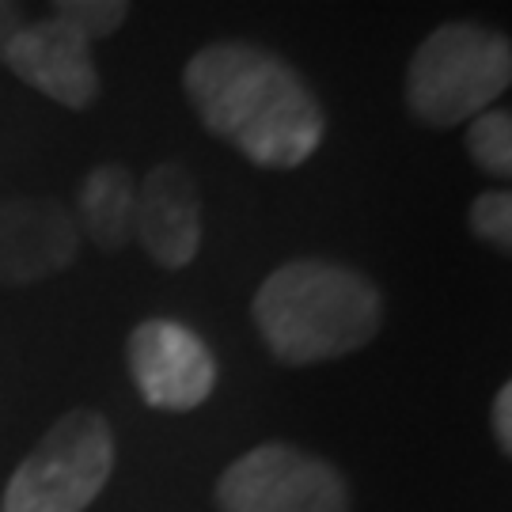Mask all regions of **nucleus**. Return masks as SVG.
I'll use <instances>...</instances> for the list:
<instances>
[{
  "instance_id": "nucleus-6",
  "label": "nucleus",
  "mask_w": 512,
  "mask_h": 512,
  "mask_svg": "<svg viewBox=\"0 0 512 512\" xmlns=\"http://www.w3.org/2000/svg\"><path fill=\"white\" fill-rule=\"evenodd\" d=\"M129 372L156 410H194L217 387L209 346L171 319H148L129 334Z\"/></svg>"
},
{
  "instance_id": "nucleus-14",
  "label": "nucleus",
  "mask_w": 512,
  "mask_h": 512,
  "mask_svg": "<svg viewBox=\"0 0 512 512\" xmlns=\"http://www.w3.org/2000/svg\"><path fill=\"white\" fill-rule=\"evenodd\" d=\"M494 437L501 444V452H512V384H505L494 399Z\"/></svg>"
},
{
  "instance_id": "nucleus-11",
  "label": "nucleus",
  "mask_w": 512,
  "mask_h": 512,
  "mask_svg": "<svg viewBox=\"0 0 512 512\" xmlns=\"http://www.w3.org/2000/svg\"><path fill=\"white\" fill-rule=\"evenodd\" d=\"M467 148L478 160L482 171L490 175H509L512 171V118L505 110H486L478 114L471 133H467Z\"/></svg>"
},
{
  "instance_id": "nucleus-13",
  "label": "nucleus",
  "mask_w": 512,
  "mask_h": 512,
  "mask_svg": "<svg viewBox=\"0 0 512 512\" xmlns=\"http://www.w3.org/2000/svg\"><path fill=\"white\" fill-rule=\"evenodd\" d=\"M471 228L486 243H494L501 251L512 247V194L509 190H486L471 205Z\"/></svg>"
},
{
  "instance_id": "nucleus-7",
  "label": "nucleus",
  "mask_w": 512,
  "mask_h": 512,
  "mask_svg": "<svg viewBox=\"0 0 512 512\" xmlns=\"http://www.w3.org/2000/svg\"><path fill=\"white\" fill-rule=\"evenodd\" d=\"M4 61L12 65V73L23 84L50 95L61 107L84 110L92 107V99L99 95L92 42L80 38L69 23H61L54 16L42 19V23H23Z\"/></svg>"
},
{
  "instance_id": "nucleus-12",
  "label": "nucleus",
  "mask_w": 512,
  "mask_h": 512,
  "mask_svg": "<svg viewBox=\"0 0 512 512\" xmlns=\"http://www.w3.org/2000/svg\"><path fill=\"white\" fill-rule=\"evenodd\" d=\"M129 16V4L122 0H61L54 4V19L69 23L76 35L95 42V38L114 35Z\"/></svg>"
},
{
  "instance_id": "nucleus-9",
  "label": "nucleus",
  "mask_w": 512,
  "mask_h": 512,
  "mask_svg": "<svg viewBox=\"0 0 512 512\" xmlns=\"http://www.w3.org/2000/svg\"><path fill=\"white\" fill-rule=\"evenodd\" d=\"M133 232L167 270H183L202 247L198 183L179 164H160L145 175L133 198Z\"/></svg>"
},
{
  "instance_id": "nucleus-3",
  "label": "nucleus",
  "mask_w": 512,
  "mask_h": 512,
  "mask_svg": "<svg viewBox=\"0 0 512 512\" xmlns=\"http://www.w3.org/2000/svg\"><path fill=\"white\" fill-rule=\"evenodd\" d=\"M512 80L509 38L478 23H444L418 46L406 76L410 110L429 126H456L490 107Z\"/></svg>"
},
{
  "instance_id": "nucleus-1",
  "label": "nucleus",
  "mask_w": 512,
  "mask_h": 512,
  "mask_svg": "<svg viewBox=\"0 0 512 512\" xmlns=\"http://www.w3.org/2000/svg\"><path fill=\"white\" fill-rule=\"evenodd\" d=\"M186 95L209 133L258 167H300L323 141V110L308 84L251 42H213L190 57Z\"/></svg>"
},
{
  "instance_id": "nucleus-15",
  "label": "nucleus",
  "mask_w": 512,
  "mask_h": 512,
  "mask_svg": "<svg viewBox=\"0 0 512 512\" xmlns=\"http://www.w3.org/2000/svg\"><path fill=\"white\" fill-rule=\"evenodd\" d=\"M19 27H23V12H19L16 4H0V57L8 54V46H12Z\"/></svg>"
},
{
  "instance_id": "nucleus-5",
  "label": "nucleus",
  "mask_w": 512,
  "mask_h": 512,
  "mask_svg": "<svg viewBox=\"0 0 512 512\" xmlns=\"http://www.w3.org/2000/svg\"><path fill=\"white\" fill-rule=\"evenodd\" d=\"M217 501L224 512H349L342 475L289 444L239 456L220 475Z\"/></svg>"
},
{
  "instance_id": "nucleus-8",
  "label": "nucleus",
  "mask_w": 512,
  "mask_h": 512,
  "mask_svg": "<svg viewBox=\"0 0 512 512\" xmlns=\"http://www.w3.org/2000/svg\"><path fill=\"white\" fill-rule=\"evenodd\" d=\"M76 258L73 213L54 198L0 205V285H35Z\"/></svg>"
},
{
  "instance_id": "nucleus-10",
  "label": "nucleus",
  "mask_w": 512,
  "mask_h": 512,
  "mask_svg": "<svg viewBox=\"0 0 512 512\" xmlns=\"http://www.w3.org/2000/svg\"><path fill=\"white\" fill-rule=\"evenodd\" d=\"M133 198V179L118 164L95 167L80 186V224L103 251L126 247L133 232Z\"/></svg>"
},
{
  "instance_id": "nucleus-4",
  "label": "nucleus",
  "mask_w": 512,
  "mask_h": 512,
  "mask_svg": "<svg viewBox=\"0 0 512 512\" xmlns=\"http://www.w3.org/2000/svg\"><path fill=\"white\" fill-rule=\"evenodd\" d=\"M110 467V425L95 410H73L8 478L0 512H84L107 486Z\"/></svg>"
},
{
  "instance_id": "nucleus-2",
  "label": "nucleus",
  "mask_w": 512,
  "mask_h": 512,
  "mask_svg": "<svg viewBox=\"0 0 512 512\" xmlns=\"http://www.w3.org/2000/svg\"><path fill=\"white\" fill-rule=\"evenodd\" d=\"M255 323L281 361L311 365L368 346L384 323V304L368 277L319 258H296L262 281Z\"/></svg>"
}]
</instances>
